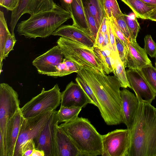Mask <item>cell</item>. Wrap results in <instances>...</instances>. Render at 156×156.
Here are the masks:
<instances>
[{"instance_id":"cell-1","label":"cell","mask_w":156,"mask_h":156,"mask_svg":"<svg viewBox=\"0 0 156 156\" xmlns=\"http://www.w3.org/2000/svg\"><path fill=\"white\" fill-rule=\"evenodd\" d=\"M77 73L92 90L105 123L116 125L122 123L121 86L117 77L86 67H82Z\"/></svg>"},{"instance_id":"cell-2","label":"cell","mask_w":156,"mask_h":156,"mask_svg":"<svg viewBox=\"0 0 156 156\" xmlns=\"http://www.w3.org/2000/svg\"><path fill=\"white\" fill-rule=\"evenodd\" d=\"M126 156H156V108L139 101Z\"/></svg>"},{"instance_id":"cell-3","label":"cell","mask_w":156,"mask_h":156,"mask_svg":"<svg viewBox=\"0 0 156 156\" xmlns=\"http://www.w3.org/2000/svg\"><path fill=\"white\" fill-rule=\"evenodd\" d=\"M70 19L71 13L55 3L52 9L31 15L21 21L17 26L16 31L27 38H45Z\"/></svg>"},{"instance_id":"cell-4","label":"cell","mask_w":156,"mask_h":156,"mask_svg":"<svg viewBox=\"0 0 156 156\" xmlns=\"http://www.w3.org/2000/svg\"><path fill=\"white\" fill-rule=\"evenodd\" d=\"M59 126L70 138L83 156L102 155V135L87 119L78 117Z\"/></svg>"},{"instance_id":"cell-5","label":"cell","mask_w":156,"mask_h":156,"mask_svg":"<svg viewBox=\"0 0 156 156\" xmlns=\"http://www.w3.org/2000/svg\"><path fill=\"white\" fill-rule=\"evenodd\" d=\"M17 92L8 84H0V138L2 152L7 156L8 131L12 119L15 114L20 110Z\"/></svg>"},{"instance_id":"cell-6","label":"cell","mask_w":156,"mask_h":156,"mask_svg":"<svg viewBox=\"0 0 156 156\" xmlns=\"http://www.w3.org/2000/svg\"><path fill=\"white\" fill-rule=\"evenodd\" d=\"M57 44L61 48L65 58L83 67L92 68L105 73L95 55L93 48L62 37L58 39Z\"/></svg>"},{"instance_id":"cell-7","label":"cell","mask_w":156,"mask_h":156,"mask_svg":"<svg viewBox=\"0 0 156 156\" xmlns=\"http://www.w3.org/2000/svg\"><path fill=\"white\" fill-rule=\"evenodd\" d=\"M61 92L58 85L41 92L32 98L22 108L20 111L24 118H30L55 109L61 104Z\"/></svg>"},{"instance_id":"cell-8","label":"cell","mask_w":156,"mask_h":156,"mask_svg":"<svg viewBox=\"0 0 156 156\" xmlns=\"http://www.w3.org/2000/svg\"><path fill=\"white\" fill-rule=\"evenodd\" d=\"M50 111L34 117L24 118L16 143L14 156H22L23 150L27 144L34 140L51 116Z\"/></svg>"},{"instance_id":"cell-9","label":"cell","mask_w":156,"mask_h":156,"mask_svg":"<svg viewBox=\"0 0 156 156\" xmlns=\"http://www.w3.org/2000/svg\"><path fill=\"white\" fill-rule=\"evenodd\" d=\"M130 143V131L116 129L102 135V156H126Z\"/></svg>"},{"instance_id":"cell-10","label":"cell","mask_w":156,"mask_h":156,"mask_svg":"<svg viewBox=\"0 0 156 156\" xmlns=\"http://www.w3.org/2000/svg\"><path fill=\"white\" fill-rule=\"evenodd\" d=\"M57 112L53 111L48 120L34 140L35 149L43 151L45 156H57L56 135L59 124Z\"/></svg>"},{"instance_id":"cell-11","label":"cell","mask_w":156,"mask_h":156,"mask_svg":"<svg viewBox=\"0 0 156 156\" xmlns=\"http://www.w3.org/2000/svg\"><path fill=\"white\" fill-rule=\"evenodd\" d=\"M55 3L53 0H19L17 6L12 11L9 24L11 34L15 35V28L23 15L27 13L31 16L51 10Z\"/></svg>"},{"instance_id":"cell-12","label":"cell","mask_w":156,"mask_h":156,"mask_svg":"<svg viewBox=\"0 0 156 156\" xmlns=\"http://www.w3.org/2000/svg\"><path fill=\"white\" fill-rule=\"evenodd\" d=\"M65 58L62 50L57 45L35 58L32 63L38 73L48 75L56 71V67Z\"/></svg>"},{"instance_id":"cell-13","label":"cell","mask_w":156,"mask_h":156,"mask_svg":"<svg viewBox=\"0 0 156 156\" xmlns=\"http://www.w3.org/2000/svg\"><path fill=\"white\" fill-rule=\"evenodd\" d=\"M93 103L80 86L71 81L61 92V106L84 108Z\"/></svg>"},{"instance_id":"cell-14","label":"cell","mask_w":156,"mask_h":156,"mask_svg":"<svg viewBox=\"0 0 156 156\" xmlns=\"http://www.w3.org/2000/svg\"><path fill=\"white\" fill-rule=\"evenodd\" d=\"M126 72L130 88L135 92L138 101L151 103L156 95L143 76L136 69H129Z\"/></svg>"},{"instance_id":"cell-15","label":"cell","mask_w":156,"mask_h":156,"mask_svg":"<svg viewBox=\"0 0 156 156\" xmlns=\"http://www.w3.org/2000/svg\"><path fill=\"white\" fill-rule=\"evenodd\" d=\"M120 95L122 123L130 129L138 108L139 102L136 96L126 88L120 90Z\"/></svg>"},{"instance_id":"cell-16","label":"cell","mask_w":156,"mask_h":156,"mask_svg":"<svg viewBox=\"0 0 156 156\" xmlns=\"http://www.w3.org/2000/svg\"><path fill=\"white\" fill-rule=\"evenodd\" d=\"M128 47L126 66L129 69L139 70L152 65L144 49L139 45L136 40L129 41Z\"/></svg>"},{"instance_id":"cell-17","label":"cell","mask_w":156,"mask_h":156,"mask_svg":"<svg viewBox=\"0 0 156 156\" xmlns=\"http://www.w3.org/2000/svg\"><path fill=\"white\" fill-rule=\"evenodd\" d=\"M68 38L88 47L93 48L94 42L85 31L72 25L61 26L52 34Z\"/></svg>"},{"instance_id":"cell-18","label":"cell","mask_w":156,"mask_h":156,"mask_svg":"<svg viewBox=\"0 0 156 156\" xmlns=\"http://www.w3.org/2000/svg\"><path fill=\"white\" fill-rule=\"evenodd\" d=\"M57 156H83L69 136L59 126L56 132Z\"/></svg>"},{"instance_id":"cell-19","label":"cell","mask_w":156,"mask_h":156,"mask_svg":"<svg viewBox=\"0 0 156 156\" xmlns=\"http://www.w3.org/2000/svg\"><path fill=\"white\" fill-rule=\"evenodd\" d=\"M24 118L20 110L15 114L12 119L8 131L7 156H14L20 127Z\"/></svg>"},{"instance_id":"cell-20","label":"cell","mask_w":156,"mask_h":156,"mask_svg":"<svg viewBox=\"0 0 156 156\" xmlns=\"http://www.w3.org/2000/svg\"><path fill=\"white\" fill-rule=\"evenodd\" d=\"M93 48L95 55L105 74H109L113 72L117 59L119 56H116L112 49L108 47L100 48L94 47Z\"/></svg>"},{"instance_id":"cell-21","label":"cell","mask_w":156,"mask_h":156,"mask_svg":"<svg viewBox=\"0 0 156 156\" xmlns=\"http://www.w3.org/2000/svg\"><path fill=\"white\" fill-rule=\"evenodd\" d=\"M133 11L136 18L149 19L156 11V6L147 4L141 0H121Z\"/></svg>"},{"instance_id":"cell-22","label":"cell","mask_w":156,"mask_h":156,"mask_svg":"<svg viewBox=\"0 0 156 156\" xmlns=\"http://www.w3.org/2000/svg\"><path fill=\"white\" fill-rule=\"evenodd\" d=\"M71 6L73 25L85 31L92 38L85 9L80 6L76 0H73Z\"/></svg>"},{"instance_id":"cell-23","label":"cell","mask_w":156,"mask_h":156,"mask_svg":"<svg viewBox=\"0 0 156 156\" xmlns=\"http://www.w3.org/2000/svg\"><path fill=\"white\" fill-rule=\"evenodd\" d=\"M83 67L66 58L63 62L56 67L55 72L49 74L48 76L62 77L70 74L72 73H77Z\"/></svg>"},{"instance_id":"cell-24","label":"cell","mask_w":156,"mask_h":156,"mask_svg":"<svg viewBox=\"0 0 156 156\" xmlns=\"http://www.w3.org/2000/svg\"><path fill=\"white\" fill-rule=\"evenodd\" d=\"M7 26L4 13L0 11V69L1 73L4 58V50L5 44L8 34L10 33Z\"/></svg>"},{"instance_id":"cell-25","label":"cell","mask_w":156,"mask_h":156,"mask_svg":"<svg viewBox=\"0 0 156 156\" xmlns=\"http://www.w3.org/2000/svg\"><path fill=\"white\" fill-rule=\"evenodd\" d=\"M82 108L77 107H67L60 106L57 112L58 123L66 122L78 117Z\"/></svg>"},{"instance_id":"cell-26","label":"cell","mask_w":156,"mask_h":156,"mask_svg":"<svg viewBox=\"0 0 156 156\" xmlns=\"http://www.w3.org/2000/svg\"><path fill=\"white\" fill-rule=\"evenodd\" d=\"M90 13L96 21L99 29L104 17V11L98 0H88L87 5Z\"/></svg>"},{"instance_id":"cell-27","label":"cell","mask_w":156,"mask_h":156,"mask_svg":"<svg viewBox=\"0 0 156 156\" xmlns=\"http://www.w3.org/2000/svg\"><path fill=\"white\" fill-rule=\"evenodd\" d=\"M156 95V68L149 65L137 70Z\"/></svg>"},{"instance_id":"cell-28","label":"cell","mask_w":156,"mask_h":156,"mask_svg":"<svg viewBox=\"0 0 156 156\" xmlns=\"http://www.w3.org/2000/svg\"><path fill=\"white\" fill-rule=\"evenodd\" d=\"M103 9L105 16L108 19H116L122 15L116 0H104Z\"/></svg>"},{"instance_id":"cell-29","label":"cell","mask_w":156,"mask_h":156,"mask_svg":"<svg viewBox=\"0 0 156 156\" xmlns=\"http://www.w3.org/2000/svg\"><path fill=\"white\" fill-rule=\"evenodd\" d=\"M125 68L123 63L119 57L117 59L115 67L113 72L119 80L121 87L130 88Z\"/></svg>"},{"instance_id":"cell-30","label":"cell","mask_w":156,"mask_h":156,"mask_svg":"<svg viewBox=\"0 0 156 156\" xmlns=\"http://www.w3.org/2000/svg\"><path fill=\"white\" fill-rule=\"evenodd\" d=\"M125 20L128 28L131 40H136L140 27L136 17L124 14Z\"/></svg>"},{"instance_id":"cell-31","label":"cell","mask_w":156,"mask_h":156,"mask_svg":"<svg viewBox=\"0 0 156 156\" xmlns=\"http://www.w3.org/2000/svg\"><path fill=\"white\" fill-rule=\"evenodd\" d=\"M84 6L85 12L92 38L95 42L99 29L95 20L91 15L87 7L86 6Z\"/></svg>"},{"instance_id":"cell-32","label":"cell","mask_w":156,"mask_h":156,"mask_svg":"<svg viewBox=\"0 0 156 156\" xmlns=\"http://www.w3.org/2000/svg\"><path fill=\"white\" fill-rule=\"evenodd\" d=\"M76 81L83 89L93 103V105L99 108V105L96 98L91 88L89 85L79 76L76 78Z\"/></svg>"},{"instance_id":"cell-33","label":"cell","mask_w":156,"mask_h":156,"mask_svg":"<svg viewBox=\"0 0 156 156\" xmlns=\"http://www.w3.org/2000/svg\"><path fill=\"white\" fill-rule=\"evenodd\" d=\"M115 38L116 48L119 57L126 68L127 67L126 58L128 50V45H126L116 36H115Z\"/></svg>"},{"instance_id":"cell-34","label":"cell","mask_w":156,"mask_h":156,"mask_svg":"<svg viewBox=\"0 0 156 156\" xmlns=\"http://www.w3.org/2000/svg\"><path fill=\"white\" fill-rule=\"evenodd\" d=\"M144 49L146 52L152 58L156 57V44L151 36L147 35L144 38Z\"/></svg>"},{"instance_id":"cell-35","label":"cell","mask_w":156,"mask_h":156,"mask_svg":"<svg viewBox=\"0 0 156 156\" xmlns=\"http://www.w3.org/2000/svg\"><path fill=\"white\" fill-rule=\"evenodd\" d=\"M115 19L119 27L124 36L129 41H131L130 34L125 20L124 14L118 16Z\"/></svg>"},{"instance_id":"cell-36","label":"cell","mask_w":156,"mask_h":156,"mask_svg":"<svg viewBox=\"0 0 156 156\" xmlns=\"http://www.w3.org/2000/svg\"><path fill=\"white\" fill-rule=\"evenodd\" d=\"M108 20L111 23L115 36L119 39L126 45H127L129 41L120 30L117 24L115 19L112 18Z\"/></svg>"},{"instance_id":"cell-37","label":"cell","mask_w":156,"mask_h":156,"mask_svg":"<svg viewBox=\"0 0 156 156\" xmlns=\"http://www.w3.org/2000/svg\"><path fill=\"white\" fill-rule=\"evenodd\" d=\"M16 41L15 35H12L11 33L8 34L4 47V59L8 56L9 53L13 49Z\"/></svg>"},{"instance_id":"cell-38","label":"cell","mask_w":156,"mask_h":156,"mask_svg":"<svg viewBox=\"0 0 156 156\" xmlns=\"http://www.w3.org/2000/svg\"><path fill=\"white\" fill-rule=\"evenodd\" d=\"M108 31L110 44L112 47L113 53L116 56H119L116 48L115 36L113 31L111 23L108 20Z\"/></svg>"},{"instance_id":"cell-39","label":"cell","mask_w":156,"mask_h":156,"mask_svg":"<svg viewBox=\"0 0 156 156\" xmlns=\"http://www.w3.org/2000/svg\"><path fill=\"white\" fill-rule=\"evenodd\" d=\"M19 0H2L0 3L1 7L5 8L7 10L12 11L17 6Z\"/></svg>"},{"instance_id":"cell-40","label":"cell","mask_w":156,"mask_h":156,"mask_svg":"<svg viewBox=\"0 0 156 156\" xmlns=\"http://www.w3.org/2000/svg\"><path fill=\"white\" fill-rule=\"evenodd\" d=\"M104 35L99 30L97 35L94 42V47H98L100 48H104Z\"/></svg>"},{"instance_id":"cell-41","label":"cell","mask_w":156,"mask_h":156,"mask_svg":"<svg viewBox=\"0 0 156 156\" xmlns=\"http://www.w3.org/2000/svg\"><path fill=\"white\" fill-rule=\"evenodd\" d=\"M99 30L103 34L106 33L108 30V20L105 16L103 19Z\"/></svg>"},{"instance_id":"cell-42","label":"cell","mask_w":156,"mask_h":156,"mask_svg":"<svg viewBox=\"0 0 156 156\" xmlns=\"http://www.w3.org/2000/svg\"><path fill=\"white\" fill-rule=\"evenodd\" d=\"M31 156H45V154L43 151L35 149L33 150Z\"/></svg>"},{"instance_id":"cell-43","label":"cell","mask_w":156,"mask_h":156,"mask_svg":"<svg viewBox=\"0 0 156 156\" xmlns=\"http://www.w3.org/2000/svg\"><path fill=\"white\" fill-rule=\"evenodd\" d=\"M150 5L156 6V0H141Z\"/></svg>"},{"instance_id":"cell-44","label":"cell","mask_w":156,"mask_h":156,"mask_svg":"<svg viewBox=\"0 0 156 156\" xmlns=\"http://www.w3.org/2000/svg\"><path fill=\"white\" fill-rule=\"evenodd\" d=\"M149 19L156 21V11L150 17Z\"/></svg>"},{"instance_id":"cell-45","label":"cell","mask_w":156,"mask_h":156,"mask_svg":"<svg viewBox=\"0 0 156 156\" xmlns=\"http://www.w3.org/2000/svg\"><path fill=\"white\" fill-rule=\"evenodd\" d=\"M77 2L83 8L85 9V6H84L82 0H76Z\"/></svg>"},{"instance_id":"cell-46","label":"cell","mask_w":156,"mask_h":156,"mask_svg":"<svg viewBox=\"0 0 156 156\" xmlns=\"http://www.w3.org/2000/svg\"><path fill=\"white\" fill-rule=\"evenodd\" d=\"M98 0L104 10L103 5H104V0Z\"/></svg>"},{"instance_id":"cell-47","label":"cell","mask_w":156,"mask_h":156,"mask_svg":"<svg viewBox=\"0 0 156 156\" xmlns=\"http://www.w3.org/2000/svg\"><path fill=\"white\" fill-rule=\"evenodd\" d=\"M61 4V6L64 9L65 5L63 0H59Z\"/></svg>"},{"instance_id":"cell-48","label":"cell","mask_w":156,"mask_h":156,"mask_svg":"<svg viewBox=\"0 0 156 156\" xmlns=\"http://www.w3.org/2000/svg\"><path fill=\"white\" fill-rule=\"evenodd\" d=\"M155 67L156 68V60H155Z\"/></svg>"},{"instance_id":"cell-49","label":"cell","mask_w":156,"mask_h":156,"mask_svg":"<svg viewBox=\"0 0 156 156\" xmlns=\"http://www.w3.org/2000/svg\"><path fill=\"white\" fill-rule=\"evenodd\" d=\"M2 0H0V3L1 2Z\"/></svg>"}]
</instances>
